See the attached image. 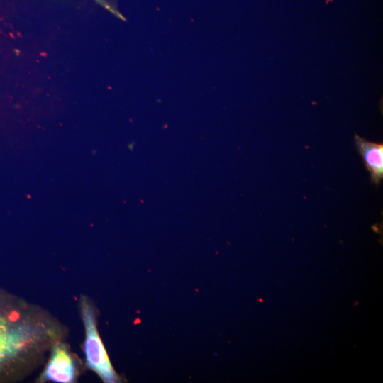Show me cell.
I'll return each mask as SVG.
<instances>
[{"label":"cell","mask_w":383,"mask_h":383,"mask_svg":"<svg viewBox=\"0 0 383 383\" xmlns=\"http://www.w3.org/2000/svg\"><path fill=\"white\" fill-rule=\"evenodd\" d=\"M357 149L370 172L372 183L378 186L383 179V145L355 135Z\"/></svg>","instance_id":"277c9868"},{"label":"cell","mask_w":383,"mask_h":383,"mask_svg":"<svg viewBox=\"0 0 383 383\" xmlns=\"http://www.w3.org/2000/svg\"><path fill=\"white\" fill-rule=\"evenodd\" d=\"M67 332L49 311L0 287V383L30 374Z\"/></svg>","instance_id":"6da1fadb"},{"label":"cell","mask_w":383,"mask_h":383,"mask_svg":"<svg viewBox=\"0 0 383 383\" xmlns=\"http://www.w3.org/2000/svg\"><path fill=\"white\" fill-rule=\"evenodd\" d=\"M79 309L85 331L84 351L87 367L105 383L120 382L98 332L96 309L89 297L81 296Z\"/></svg>","instance_id":"7a4b0ae2"},{"label":"cell","mask_w":383,"mask_h":383,"mask_svg":"<svg viewBox=\"0 0 383 383\" xmlns=\"http://www.w3.org/2000/svg\"><path fill=\"white\" fill-rule=\"evenodd\" d=\"M80 368L75 355L67 344L59 340L52 347L38 382L73 383L77 382Z\"/></svg>","instance_id":"3957f363"}]
</instances>
